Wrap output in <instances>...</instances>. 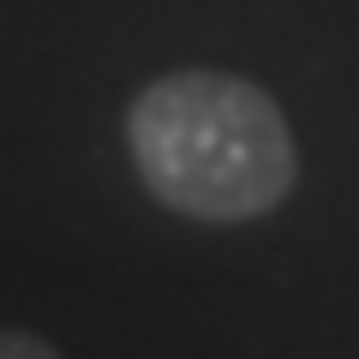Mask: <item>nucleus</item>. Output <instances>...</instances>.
Returning <instances> with one entry per match:
<instances>
[{"label": "nucleus", "instance_id": "obj_1", "mask_svg": "<svg viewBox=\"0 0 359 359\" xmlns=\"http://www.w3.org/2000/svg\"><path fill=\"white\" fill-rule=\"evenodd\" d=\"M126 150L162 210L216 228L282 210L299 186V150L276 96L210 66L168 72L132 96Z\"/></svg>", "mask_w": 359, "mask_h": 359}, {"label": "nucleus", "instance_id": "obj_2", "mask_svg": "<svg viewBox=\"0 0 359 359\" xmlns=\"http://www.w3.org/2000/svg\"><path fill=\"white\" fill-rule=\"evenodd\" d=\"M0 359H60V347L30 330H0Z\"/></svg>", "mask_w": 359, "mask_h": 359}]
</instances>
